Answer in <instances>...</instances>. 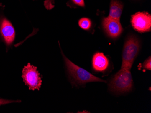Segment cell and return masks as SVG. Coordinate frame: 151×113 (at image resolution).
Segmentation results:
<instances>
[{"label":"cell","mask_w":151,"mask_h":113,"mask_svg":"<svg viewBox=\"0 0 151 113\" xmlns=\"http://www.w3.org/2000/svg\"><path fill=\"white\" fill-rule=\"evenodd\" d=\"M62 53L72 82L78 85H83L88 82H106L102 79L93 75L85 69L74 64L66 57L63 52Z\"/></svg>","instance_id":"1"},{"label":"cell","mask_w":151,"mask_h":113,"mask_svg":"<svg viewBox=\"0 0 151 113\" xmlns=\"http://www.w3.org/2000/svg\"><path fill=\"white\" fill-rule=\"evenodd\" d=\"M133 84L130 70L121 68L109 82V87L112 91L115 92L124 93L131 90Z\"/></svg>","instance_id":"2"},{"label":"cell","mask_w":151,"mask_h":113,"mask_svg":"<svg viewBox=\"0 0 151 113\" xmlns=\"http://www.w3.org/2000/svg\"><path fill=\"white\" fill-rule=\"evenodd\" d=\"M139 48L138 39L133 36L128 38L123 49L121 68L131 69L134 60L138 55Z\"/></svg>","instance_id":"3"},{"label":"cell","mask_w":151,"mask_h":113,"mask_svg":"<svg viewBox=\"0 0 151 113\" xmlns=\"http://www.w3.org/2000/svg\"><path fill=\"white\" fill-rule=\"evenodd\" d=\"M22 77L29 90H40L42 80L37 67L29 63L23 69Z\"/></svg>","instance_id":"4"},{"label":"cell","mask_w":151,"mask_h":113,"mask_svg":"<svg viewBox=\"0 0 151 113\" xmlns=\"http://www.w3.org/2000/svg\"><path fill=\"white\" fill-rule=\"evenodd\" d=\"M133 28L139 33L149 32L151 29V16L146 12H139L132 16Z\"/></svg>","instance_id":"5"},{"label":"cell","mask_w":151,"mask_h":113,"mask_svg":"<svg viewBox=\"0 0 151 113\" xmlns=\"http://www.w3.org/2000/svg\"><path fill=\"white\" fill-rule=\"evenodd\" d=\"M102 24L106 33L113 38L118 37L123 32L122 25L117 19L108 17L104 18Z\"/></svg>","instance_id":"6"},{"label":"cell","mask_w":151,"mask_h":113,"mask_svg":"<svg viewBox=\"0 0 151 113\" xmlns=\"http://www.w3.org/2000/svg\"><path fill=\"white\" fill-rule=\"evenodd\" d=\"M0 33L6 45H11L15 39V29L11 23L5 18L0 21Z\"/></svg>","instance_id":"7"},{"label":"cell","mask_w":151,"mask_h":113,"mask_svg":"<svg viewBox=\"0 0 151 113\" xmlns=\"http://www.w3.org/2000/svg\"><path fill=\"white\" fill-rule=\"evenodd\" d=\"M109 65L108 58L104 54L97 52L95 54L92 59V66L95 70L104 72L107 69Z\"/></svg>","instance_id":"8"},{"label":"cell","mask_w":151,"mask_h":113,"mask_svg":"<svg viewBox=\"0 0 151 113\" xmlns=\"http://www.w3.org/2000/svg\"><path fill=\"white\" fill-rule=\"evenodd\" d=\"M123 9V5L122 3L117 0H112L108 17L119 21Z\"/></svg>","instance_id":"9"},{"label":"cell","mask_w":151,"mask_h":113,"mask_svg":"<svg viewBox=\"0 0 151 113\" xmlns=\"http://www.w3.org/2000/svg\"><path fill=\"white\" fill-rule=\"evenodd\" d=\"M78 24L82 29L89 30L91 27V22L89 18H82L79 21Z\"/></svg>","instance_id":"10"},{"label":"cell","mask_w":151,"mask_h":113,"mask_svg":"<svg viewBox=\"0 0 151 113\" xmlns=\"http://www.w3.org/2000/svg\"><path fill=\"white\" fill-rule=\"evenodd\" d=\"M54 0H46L44 2L45 7L47 10H51L54 7Z\"/></svg>","instance_id":"11"},{"label":"cell","mask_w":151,"mask_h":113,"mask_svg":"<svg viewBox=\"0 0 151 113\" xmlns=\"http://www.w3.org/2000/svg\"><path fill=\"white\" fill-rule=\"evenodd\" d=\"M143 67L147 70H151V58L150 56L143 63Z\"/></svg>","instance_id":"12"},{"label":"cell","mask_w":151,"mask_h":113,"mask_svg":"<svg viewBox=\"0 0 151 113\" xmlns=\"http://www.w3.org/2000/svg\"><path fill=\"white\" fill-rule=\"evenodd\" d=\"M20 102V101H13V100H9V99L0 98V105L8 104L12 103Z\"/></svg>","instance_id":"13"},{"label":"cell","mask_w":151,"mask_h":113,"mask_svg":"<svg viewBox=\"0 0 151 113\" xmlns=\"http://www.w3.org/2000/svg\"><path fill=\"white\" fill-rule=\"evenodd\" d=\"M72 1L75 5H78L81 7H84L85 6L84 0H72Z\"/></svg>","instance_id":"14"}]
</instances>
